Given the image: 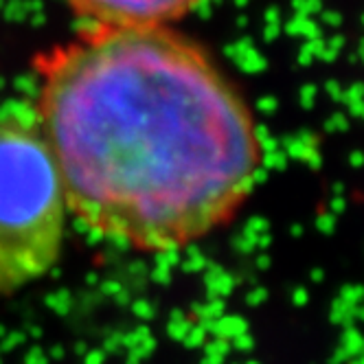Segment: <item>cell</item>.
<instances>
[{"mask_svg": "<svg viewBox=\"0 0 364 364\" xmlns=\"http://www.w3.org/2000/svg\"><path fill=\"white\" fill-rule=\"evenodd\" d=\"M66 215L60 169L38 121L0 114V294L55 268Z\"/></svg>", "mask_w": 364, "mask_h": 364, "instance_id": "cell-2", "label": "cell"}, {"mask_svg": "<svg viewBox=\"0 0 364 364\" xmlns=\"http://www.w3.org/2000/svg\"><path fill=\"white\" fill-rule=\"evenodd\" d=\"M206 0H66L86 27H171Z\"/></svg>", "mask_w": 364, "mask_h": 364, "instance_id": "cell-3", "label": "cell"}, {"mask_svg": "<svg viewBox=\"0 0 364 364\" xmlns=\"http://www.w3.org/2000/svg\"><path fill=\"white\" fill-rule=\"evenodd\" d=\"M36 121L68 213L141 252L187 248L252 193L264 145L246 99L171 27H84L40 53Z\"/></svg>", "mask_w": 364, "mask_h": 364, "instance_id": "cell-1", "label": "cell"}]
</instances>
